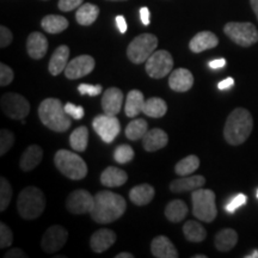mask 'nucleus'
I'll return each instance as SVG.
<instances>
[{
  "instance_id": "nucleus-1",
  "label": "nucleus",
  "mask_w": 258,
  "mask_h": 258,
  "mask_svg": "<svg viewBox=\"0 0 258 258\" xmlns=\"http://www.w3.org/2000/svg\"><path fill=\"white\" fill-rule=\"evenodd\" d=\"M127 209V202L118 194L108 190L97 192L95 195V207L91 218L98 224H110L120 219Z\"/></svg>"
},
{
  "instance_id": "nucleus-2",
  "label": "nucleus",
  "mask_w": 258,
  "mask_h": 258,
  "mask_svg": "<svg viewBox=\"0 0 258 258\" xmlns=\"http://www.w3.org/2000/svg\"><path fill=\"white\" fill-rule=\"evenodd\" d=\"M253 129V118L249 110L237 108L228 115L224 128V138L232 146H239L250 137Z\"/></svg>"
},
{
  "instance_id": "nucleus-3",
  "label": "nucleus",
  "mask_w": 258,
  "mask_h": 258,
  "mask_svg": "<svg viewBox=\"0 0 258 258\" xmlns=\"http://www.w3.org/2000/svg\"><path fill=\"white\" fill-rule=\"evenodd\" d=\"M38 116L42 123L56 133L66 132L72 124L71 116L67 115L62 103L57 98H46L42 101L38 106Z\"/></svg>"
},
{
  "instance_id": "nucleus-4",
  "label": "nucleus",
  "mask_w": 258,
  "mask_h": 258,
  "mask_svg": "<svg viewBox=\"0 0 258 258\" xmlns=\"http://www.w3.org/2000/svg\"><path fill=\"white\" fill-rule=\"evenodd\" d=\"M46 208L44 194L37 186H27L19 192L17 199V209L19 215L25 220L37 219Z\"/></svg>"
},
{
  "instance_id": "nucleus-5",
  "label": "nucleus",
  "mask_w": 258,
  "mask_h": 258,
  "mask_svg": "<svg viewBox=\"0 0 258 258\" xmlns=\"http://www.w3.org/2000/svg\"><path fill=\"white\" fill-rule=\"evenodd\" d=\"M54 163H55L57 170L70 179L80 180L85 178L88 175V165L85 161L78 154L71 152V151H57L54 157Z\"/></svg>"
},
{
  "instance_id": "nucleus-6",
  "label": "nucleus",
  "mask_w": 258,
  "mask_h": 258,
  "mask_svg": "<svg viewBox=\"0 0 258 258\" xmlns=\"http://www.w3.org/2000/svg\"><path fill=\"white\" fill-rule=\"evenodd\" d=\"M192 214L199 220L212 222L218 215L217 205H215V194L211 189L199 188L191 194Z\"/></svg>"
},
{
  "instance_id": "nucleus-7",
  "label": "nucleus",
  "mask_w": 258,
  "mask_h": 258,
  "mask_svg": "<svg viewBox=\"0 0 258 258\" xmlns=\"http://www.w3.org/2000/svg\"><path fill=\"white\" fill-rule=\"evenodd\" d=\"M157 47V36H154L153 34L145 32V34L139 35L129 43L127 48V56L133 63H144L156 51Z\"/></svg>"
},
{
  "instance_id": "nucleus-8",
  "label": "nucleus",
  "mask_w": 258,
  "mask_h": 258,
  "mask_svg": "<svg viewBox=\"0 0 258 258\" xmlns=\"http://www.w3.org/2000/svg\"><path fill=\"white\" fill-rule=\"evenodd\" d=\"M224 32L234 43L241 47H251L258 42V30L250 22H230L225 25Z\"/></svg>"
},
{
  "instance_id": "nucleus-9",
  "label": "nucleus",
  "mask_w": 258,
  "mask_h": 258,
  "mask_svg": "<svg viewBox=\"0 0 258 258\" xmlns=\"http://www.w3.org/2000/svg\"><path fill=\"white\" fill-rule=\"evenodd\" d=\"M2 110L12 120H24L30 112V104L22 95L15 92L5 93L2 97Z\"/></svg>"
},
{
  "instance_id": "nucleus-10",
  "label": "nucleus",
  "mask_w": 258,
  "mask_h": 258,
  "mask_svg": "<svg viewBox=\"0 0 258 258\" xmlns=\"http://www.w3.org/2000/svg\"><path fill=\"white\" fill-rule=\"evenodd\" d=\"M173 67V59L167 50H156L146 61V72L151 78L161 79Z\"/></svg>"
},
{
  "instance_id": "nucleus-11",
  "label": "nucleus",
  "mask_w": 258,
  "mask_h": 258,
  "mask_svg": "<svg viewBox=\"0 0 258 258\" xmlns=\"http://www.w3.org/2000/svg\"><path fill=\"white\" fill-rule=\"evenodd\" d=\"M92 127L106 144H111L121 132V123L118 118L108 114L96 116L92 122Z\"/></svg>"
},
{
  "instance_id": "nucleus-12",
  "label": "nucleus",
  "mask_w": 258,
  "mask_h": 258,
  "mask_svg": "<svg viewBox=\"0 0 258 258\" xmlns=\"http://www.w3.org/2000/svg\"><path fill=\"white\" fill-rule=\"evenodd\" d=\"M93 207H95V196H92L88 190H74L66 200L67 211L76 215L91 213Z\"/></svg>"
},
{
  "instance_id": "nucleus-13",
  "label": "nucleus",
  "mask_w": 258,
  "mask_h": 258,
  "mask_svg": "<svg viewBox=\"0 0 258 258\" xmlns=\"http://www.w3.org/2000/svg\"><path fill=\"white\" fill-rule=\"evenodd\" d=\"M69 238V232L60 225H53L43 234L41 241V247L44 252L54 253L60 251L66 244Z\"/></svg>"
},
{
  "instance_id": "nucleus-14",
  "label": "nucleus",
  "mask_w": 258,
  "mask_h": 258,
  "mask_svg": "<svg viewBox=\"0 0 258 258\" xmlns=\"http://www.w3.org/2000/svg\"><path fill=\"white\" fill-rule=\"evenodd\" d=\"M95 59L90 55H79L70 61L64 69V76L71 80H76L88 76L95 69Z\"/></svg>"
},
{
  "instance_id": "nucleus-15",
  "label": "nucleus",
  "mask_w": 258,
  "mask_h": 258,
  "mask_svg": "<svg viewBox=\"0 0 258 258\" xmlns=\"http://www.w3.org/2000/svg\"><path fill=\"white\" fill-rule=\"evenodd\" d=\"M123 103V93L117 88H109L103 93L102 108L104 114L116 116L121 111Z\"/></svg>"
},
{
  "instance_id": "nucleus-16",
  "label": "nucleus",
  "mask_w": 258,
  "mask_h": 258,
  "mask_svg": "<svg viewBox=\"0 0 258 258\" xmlns=\"http://www.w3.org/2000/svg\"><path fill=\"white\" fill-rule=\"evenodd\" d=\"M194 76L189 70L177 69L171 72L169 78V86L172 91L186 92L192 88Z\"/></svg>"
},
{
  "instance_id": "nucleus-17",
  "label": "nucleus",
  "mask_w": 258,
  "mask_h": 258,
  "mask_svg": "<svg viewBox=\"0 0 258 258\" xmlns=\"http://www.w3.org/2000/svg\"><path fill=\"white\" fill-rule=\"evenodd\" d=\"M116 241V233L108 228H101L92 234L90 239V246L96 253H102L110 249Z\"/></svg>"
},
{
  "instance_id": "nucleus-18",
  "label": "nucleus",
  "mask_w": 258,
  "mask_h": 258,
  "mask_svg": "<svg viewBox=\"0 0 258 258\" xmlns=\"http://www.w3.org/2000/svg\"><path fill=\"white\" fill-rule=\"evenodd\" d=\"M27 50L29 56L34 60H40L47 54L48 40L41 32L35 31L29 35L27 40Z\"/></svg>"
},
{
  "instance_id": "nucleus-19",
  "label": "nucleus",
  "mask_w": 258,
  "mask_h": 258,
  "mask_svg": "<svg viewBox=\"0 0 258 258\" xmlns=\"http://www.w3.org/2000/svg\"><path fill=\"white\" fill-rule=\"evenodd\" d=\"M219 44V38L212 31H201L196 34L189 42V48L192 53H202V51L213 49Z\"/></svg>"
},
{
  "instance_id": "nucleus-20",
  "label": "nucleus",
  "mask_w": 258,
  "mask_h": 258,
  "mask_svg": "<svg viewBox=\"0 0 258 258\" xmlns=\"http://www.w3.org/2000/svg\"><path fill=\"white\" fill-rule=\"evenodd\" d=\"M151 252L157 258H177L178 252L169 238L165 235H158L151 243Z\"/></svg>"
},
{
  "instance_id": "nucleus-21",
  "label": "nucleus",
  "mask_w": 258,
  "mask_h": 258,
  "mask_svg": "<svg viewBox=\"0 0 258 258\" xmlns=\"http://www.w3.org/2000/svg\"><path fill=\"white\" fill-rule=\"evenodd\" d=\"M169 143V137L163 129L154 128L148 131L143 138V146L147 152H156L164 148Z\"/></svg>"
},
{
  "instance_id": "nucleus-22",
  "label": "nucleus",
  "mask_w": 258,
  "mask_h": 258,
  "mask_svg": "<svg viewBox=\"0 0 258 258\" xmlns=\"http://www.w3.org/2000/svg\"><path fill=\"white\" fill-rule=\"evenodd\" d=\"M206 184V178L201 175L196 176H182V178L175 179L171 182L170 190L173 192L194 191V190L202 188Z\"/></svg>"
},
{
  "instance_id": "nucleus-23",
  "label": "nucleus",
  "mask_w": 258,
  "mask_h": 258,
  "mask_svg": "<svg viewBox=\"0 0 258 258\" xmlns=\"http://www.w3.org/2000/svg\"><path fill=\"white\" fill-rule=\"evenodd\" d=\"M42 158H43V150L38 145H31L22 154L19 165H21L22 170L29 172V171L34 170L35 167L40 165Z\"/></svg>"
},
{
  "instance_id": "nucleus-24",
  "label": "nucleus",
  "mask_w": 258,
  "mask_h": 258,
  "mask_svg": "<svg viewBox=\"0 0 258 258\" xmlns=\"http://www.w3.org/2000/svg\"><path fill=\"white\" fill-rule=\"evenodd\" d=\"M128 179L125 171L115 166H108L101 175V183L108 188H117L123 185Z\"/></svg>"
},
{
  "instance_id": "nucleus-25",
  "label": "nucleus",
  "mask_w": 258,
  "mask_h": 258,
  "mask_svg": "<svg viewBox=\"0 0 258 258\" xmlns=\"http://www.w3.org/2000/svg\"><path fill=\"white\" fill-rule=\"evenodd\" d=\"M70 48L67 46L57 47L49 61V72L51 76H59L64 72V69L69 64Z\"/></svg>"
},
{
  "instance_id": "nucleus-26",
  "label": "nucleus",
  "mask_w": 258,
  "mask_h": 258,
  "mask_svg": "<svg viewBox=\"0 0 258 258\" xmlns=\"http://www.w3.org/2000/svg\"><path fill=\"white\" fill-rule=\"evenodd\" d=\"M238 243V233L233 228H224L215 235V247L221 252L231 251Z\"/></svg>"
},
{
  "instance_id": "nucleus-27",
  "label": "nucleus",
  "mask_w": 258,
  "mask_h": 258,
  "mask_svg": "<svg viewBox=\"0 0 258 258\" xmlns=\"http://www.w3.org/2000/svg\"><path fill=\"white\" fill-rule=\"evenodd\" d=\"M156 190L151 184H139L135 185L133 189L129 191V199L137 206H146L152 201Z\"/></svg>"
},
{
  "instance_id": "nucleus-28",
  "label": "nucleus",
  "mask_w": 258,
  "mask_h": 258,
  "mask_svg": "<svg viewBox=\"0 0 258 258\" xmlns=\"http://www.w3.org/2000/svg\"><path fill=\"white\" fill-rule=\"evenodd\" d=\"M145 101L146 99H145L141 91H139V90H132V91H129L124 106L125 115L131 118L137 117L140 112H143Z\"/></svg>"
},
{
  "instance_id": "nucleus-29",
  "label": "nucleus",
  "mask_w": 258,
  "mask_h": 258,
  "mask_svg": "<svg viewBox=\"0 0 258 258\" xmlns=\"http://www.w3.org/2000/svg\"><path fill=\"white\" fill-rule=\"evenodd\" d=\"M41 27L48 34H60L69 28V21L62 16L48 15L42 19Z\"/></svg>"
},
{
  "instance_id": "nucleus-30",
  "label": "nucleus",
  "mask_w": 258,
  "mask_h": 258,
  "mask_svg": "<svg viewBox=\"0 0 258 258\" xmlns=\"http://www.w3.org/2000/svg\"><path fill=\"white\" fill-rule=\"evenodd\" d=\"M186 214H188V207L182 200H173V201L167 203L165 208V217L169 221L177 224V222L184 220Z\"/></svg>"
},
{
  "instance_id": "nucleus-31",
  "label": "nucleus",
  "mask_w": 258,
  "mask_h": 258,
  "mask_svg": "<svg viewBox=\"0 0 258 258\" xmlns=\"http://www.w3.org/2000/svg\"><path fill=\"white\" fill-rule=\"evenodd\" d=\"M98 6L88 3V4H83L82 6H79L78 11L76 14V19L78 24L84 25V27H89V25L95 23L96 19L98 18Z\"/></svg>"
},
{
  "instance_id": "nucleus-32",
  "label": "nucleus",
  "mask_w": 258,
  "mask_h": 258,
  "mask_svg": "<svg viewBox=\"0 0 258 258\" xmlns=\"http://www.w3.org/2000/svg\"><path fill=\"white\" fill-rule=\"evenodd\" d=\"M183 233H184L185 239L191 243H201L207 237V232L205 227L198 221L189 220L183 226Z\"/></svg>"
},
{
  "instance_id": "nucleus-33",
  "label": "nucleus",
  "mask_w": 258,
  "mask_h": 258,
  "mask_svg": "<svg viewBox=\"0 0 258 258\" xmlns=\"http://www.w3.org/2000/svg\"><path fill=\"white\" fill-rule=\"evenodd\" d=\"M167 111V104L165 101L158 97H152L145 101V105L143 109V112L148 117L152 118H159L163 117Z\"/></svg>"
},
{
  "instance_id": "nucleus-34",
  "label": "nucleus",
  "mask_w": 258,
  "mask_h": 258,
  "mask_svg": "<svg viewBox=\"0 0 258 258\" xmlns=\"http://www.w3.org/2000/svg\"><path fill=\"white\" fill-rule=\"evenodd\" d=\"M89 144V129L83 125L74 129L70 137V145L77 152H84L88 148Z\"/></svg>"
},
{
  "instance_id": "nucleus-35",
  "label": "nucleus",
  "mask_w": 258,
  "mask_h": 258,
  "mask_svg": "<svg viewBox=\"0 0 258 258\" xmlns=\"http://www.w3.org/2000/svg\"><path fill=\"white\" fill-rule=\"evenodd\" d=\"M148 132V124L147 122L144 120V118H137V120H133L129 122V124L125 128V137H127L129 140L137 141V140H143Z\"/></svg>"
},
{
  "instance_id": "nucleus-36",
  "label": "nucleus",
  "mask_w": 258,
  "mask_h": 258,
  "mask_svg": "<svg viewBox=\"0 0 258 258\" xmlns=\"http://www.w3.org/2000/svg\"><path fill=\"white\" fill-rule=\"evenodd\" d=\"M200 167V159L198 156H188L183 158L182 160H179L178 163L176 164L175 171L178 176H189L191 175L192 172H195Z\"/></svg>"
},
{
  "instance_id": "nucleus-37",
  "label": "nucleus",
  "mask_w": 258,
  "mask_h": 258,
  "mask_svg": "<svg viewBox=\"0 0 258 258\" xmlns=\"http://www.w3.org/2000/svg\"><path fill=\"white\" fill-rule=\"evenodd\" d=\"M12 186L10 184V182L5 177L0 178V211L5 212L10 206V202L12 200Z\"/></svg>"
},
{
  "instance_id": "nucleus-38",
  "label": "nucleus",
  "mask_w": 258,
  "mask_h": 258,
  "mask_svg": "<svg viewBox=\"0 0 258 258\" xmlns=\"http://www.w3.org/2000/svg\"><path fill=\"white\" fill-rule=\"evenodd\" d=\"M134 150L129 145H120L114 151V159L118 164H127L134 159Z\"/></svg>"
},
{
  "instance_id": "nucleus-39",
  "label": "nucleus",
  "mask_w": 258,
  "mask_h": 258,
  "mask_svg": "<svg viewBox=\"0 0 258 258\" xmlns=\"http://www.w3.org/2000/svg\"><path fill=\"white\" fill-rule=\"evenodd\" d=\"M15 144V135L9 129L0 131V156H5Z\"/></svg>"
},
{
  "instance_id": "nucleus-40",
  "label": "nucleus",
  "mask_w": 258,
  "mask_h": 258,
  "mask_svg": "<svg viewBox=\"0 0 258 258\" xmlns=\"http://www.w3.org/2000/svg\"><path fill=\"white\" fill-rule=\"evenodd\" d=\"M12 243H14V233L11 228L5 222H2L0 224V249L11 246Z\"/></svg>"
},
{
  "instance_id": "nucleus-41",
  "label": "nucleus",
  "mask_w": 258,
  "mask_h": 258,
  "mask_svg": "<svg viewBox=\"0 0 258 258\" xmlns=\"http://www.w3.org/2000/svg\"><path fill=\"white\" fill-rule=\"evenodd\" d=\"M246 201H247L246 195H244V194H239V195L234 196V198L225 206V211L230 213V214H233L238 208H240L241 206H244L245 203H246Z\"/></svg>"
},
{
  "instance_id": "nucleus-42",
  "label": "nucleus",
  "mask_w": 258,
  "mask_h": 258,
  "mask_svg": "<svg viewBox=\"0 0 258 258\" xmlns=\"http://www.w3.org/2000/svg\"><path fill=\"white\" fill-rule=\"evenodd\" d=\"M15 78V73L12 71L11 67H9L8 64L0 63V85L2 86H8L12 83V80Z\"/></svg>"
},
{
  "instance_id": "nucleus-43",
  "label": "nucleus",
  "mask_w": 258,
  "mask_h": 258,
  "mask_svg": "<svg viewBox=\"0 0 258 258\" xmlns=\"http://www.w3.org/2000/svg\"><path fill=\"white\" fill-rule=\"evenodd\" d=\"M64 111L67 112V115L74 118V120H82L84 117V114H85L83 106L74 105L72 103H66L64 104Z\"/></svg>"
},
{
  "instance_id": "nucleus-44",
  "label": "nucleus",
  "mask_w": 258,
  "mask_h": 258,
  "mask_svg": "<svg viewBox=\"0 0 258 258\" xmlns=\"http://www.w3.org/2000/svg\"><path fill=\"white\" fill-rule=\"evenodd\" d=\"M78 91L80 95H88V96H98L103 91L102 85H89V84H80L78 86Z\"/></svg>"
},
{
  "instance_id": "nucleus-45",
  "label": "nucleus",
  "mask_w": 258,
  "mask_h": 258,
  "mask_svg": "<svg viewBox=\"0 0 258 258\" xmlns=\"http://www.w3.org/2000/svg\"><path fill=\"white\" fill-rule=\"evenodd\" d=\"M12 41H14V35H12L11 30L9 28L4 27V25H2L0 27V47H9Z\"/></svg>"
},
{
  "instance_id": "nucleus-46",
  "label": "nucleus",
  "mask_w": 258,
  "mask_h": 258,
  "mask_svg": "<svg viewBox=\"0 0 258 258\" xmlns=\"http://www.w3.org/2000/svg\"><path fill=\"white\" fill-rule=\"evenodd\" d=\"M84 0H59V9L62 12H70L83 5Z\"/></svg>"
},
{
  "instance_id": "nucleus-47",
  "label": "nucleus",
  "mask_w": 258,
  "mask_h": 258,
  "mask_svg": "<svg viewBox=\"0 0 258 258\" xmlns=\"http://www.w3.org/2000/svg\"><path fill=\"white\" fill-rule=\"evenodd\" d=\"M25 258L27 257V254L23 250L21 249H17V247H15V249H11L9 250L8 252L5 253V258Z\"/></svg>"
},
{
  "instance_id": "nucleus-48",
  "label": "nucleus",
  "mask_w": 258,
  "mask_h": 258,
  "mask_svg": "<svg viewBox=\"0 0 258 258\" xmlns=\"http://www.w3.org/2000/svg\"><path fill=\"white\" fill-rule=\"evenodd\" d=\"M140 18L144 25H150L151 23V14L148 8H141L140 9Z\"/></svg>"
},
{
  "instance_id": "nucleus-49",
  "label": "nucleus",
  "mask_w": 258,
  "mask_h": 258,
  "mask_svg": "<svg viewBox=\"0 0 258 258\" xmlns=\"http://www.w3.org/2000/svg\"><path fill=\"white\" fill-rule=\"evenodd\" d=\"M233 85H234L233 78H227V79L221 80V82L218 84V89L221 90V91H225V90H230L231 88H233Z\"/></svg>"
},
{
  "instance_id": "nucleus-50",
  "label": "nucleus",
  "mask_w": 258,
  "mask_h": 258,
  "mask_svg": "<svg viewBox=\"0 0 258 258\" xmlns=\"http://www.w3.org/2000/svg\"><path fill=\"white\" fill-rule=\"evenodd\" d=\"M116 24H117V28L121 34H124L127 31V22H125L123 16H117L116 17Z\"/></svg>"
},
{
  "instance_id": "nucleus-51",
  "label": "nucleus",
  "mask_w": 258,
  "mask_h": 258,
  "mask_svg": "<svg viewBox=\"0 0 258 258\" xmlns=\"http://www.w3.org/2000/svg\"><path fill=\"white\" fill-rule=\"evenodd\" d=\"M209 69L212 70H220L224 69L226 66V60L225 59H217V60H213L211 62L208 63Z\"/></svg>"
},
{
  "instance_id": "nucleus-52",
  "label": "nucleus",
  "mask_w": 258,
  "mask_h": 258,
  "mask_svg": "<svg viewBox=\"0 0 258 258\" xmlns=\"http://www.w3.org/2000/svg\"><path fill=\"white\" fill-rule=\"evenodd\" d=\"M250 5H251V8H252L254 15H256V17L258 19V0H250Z\"/></svg>"
},
{
  "instance_id": "nucleus-53",
  "label": "nucleus",
  "mask_w": 258,
  "mask_h": 258,
  "mask_svg": "<svg viewBox=\"0 0 258 258\" xmlns=\"http://www.w3.org/2000/svg\"><path fill=\"white\" fill-rule=\"evenodd\" d=\"M116 258H134V254L129 253V252H121L118 254H116Z\"/></svg>"
},
{
  "instance_id": "nucleus-54",
  "label": "nucleus",
  "mask_w": 258,
  "mask_h": 258,
  "mask_svg": "<svg viewBox=\"0 0 258 258\" xmlns=\"http://www.w3.org/2000/svg\"><path fill=\"white\" fill-rule=\"evenodd\" d=\"M258 257V251L254 250L252 251V253L251 254H247V256H245V258H257Z\"/></svg>"
},
{
  "instance_id": "nucleus-55",
  "label": "nucleus",
  "mask_w": 258,
  "mask_h": 258,
  "mask_svg": "<svg viewBox=\"0 0 258 258\" xmlns=\"http://www.w3.org/2000/svg\"><path fill=\"white\" fill-rule=\"evenodd\" d=\"M192 258H207L206 254H195V256H192Z\"/></svg>"
},
{
  "instance_id": "nucleus-56",
  "label": "nucleus",
  "mask_w": 258,
  "mask_h": 258,
  "mask_svg": "<svg viewBox=\"0 0 258 258\" xmlns=\"http://www.w3.org/2000/svg\"><path fill=\"white\" fill-rule=\"evenodd\" d=\"M108 2H125V0H108Z\"/></svg>"
},
{
  "instance_id": "nucleus-57",
  "label": "nucleus",
  "mask_w": 258,
  "mask_h": 258,
  "mask_svg": "<svg viewBox=\"0 0 258 258\" xmlns=\"http://www.w3.org/2000/svg\"><path fill=\"white\" fill-rule=\"evenodd\" d=\"M257 198H258V190H257Z\"/></svg>"
}]
</instances>
